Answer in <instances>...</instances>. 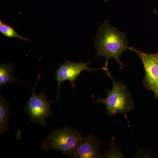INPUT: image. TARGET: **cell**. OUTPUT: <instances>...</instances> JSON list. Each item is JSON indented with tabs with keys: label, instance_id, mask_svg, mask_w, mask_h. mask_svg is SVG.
Wrapping results in <instances>:
<instances>
[{
	"label": "cell",
	"instance_id": "4",
	"mask_svg": "<svg viewBox=\"0 0 158 158\" xmlns=\"http://www.w3.org/2000/svg\"><path fill=\"white\" fill-rule=\"evenodd\" d=\"M41 75L40 74L35 85L33 88L30 87L32 95L27 102L25 112L30 117L32 122L44 126L46 121L50 116H52V110L51 107L52 101H48V98L44 92L36 94L35 88L39 81Z\"/></svg>",
	"mask_w": 158,
	"mask_h": 158
},
{
	"label": "cell",
	"instance_id": "12",
	"mask_svg": "<svg viewBox=\"0 0 158 158\" xmlns=\"http://www.w3.org/2000/svg\"><path fill=\"white\" fill-rule=\"evenodd\" d=\"M152 92H153L156 97L158 98V84L157 86H156L155 88L153 90Z\"/></svg>",
	"mask_w": 158,
	"mask_h": 158
},
{
	"label": "cell",
	"instance_id": "6",
	"mask_svg": "<svg viewBox=\"0 0 158 158\" xmlns=\"http://www.w3.org/2000/svg\"><path fill=\"white\" fill-rule=\"evenodd\" d=\"M128 49L136 53L141 59L145 72L143 85L152 92L158 84V53H145L133 47H129Z\"/></svg>",
	"mask_w": 158,
	"mask_h": 158
},
{
	"label": "cell",
	"instance_id": "8",
	"mask_svg": "<svg viewBox=\"0 0 158 158\" xmlns=\"http://www.w3.org/2000/svg\"><path fill=\"white\" fill-rule=\"evenodd\" d=\"M11 83L20 84L30 88L27 83L18 80L14 75V68L11 63H1L0 64V87Z\"/></svg>",
	"mask_w": 158,
	"mask_h": 158
},
{
	"label": "cell",
	"instance_id": "10",
	"mask_svg": "<svg viewBox=\"0 0 158 158\" xmlns=\"http://www.w3.org/2000/svg\"><path fill=\"white\" fill-rule=\"evenodd\" d=\"M0 32L6 37L10 38H17L25 41H29L28 38L20 35L11 26L4 22L2 20H0Z\"/></svg>",
	"mask_w": 158,
	"mask_h": 158
},
{
	"label": "cell",
	"instance_id": "3",
	"mask_svg": "<svg viewBox=\"0 0 158 158\" xmlns=\"http://www.w3.org/2000/svg\"><path fill=\"white\" fill-rule=\"evenodd\" d=\"M112 79V90H106V98H99L94 103L103 104L106 106L108 115L126 114L133 110L134 103L126 86L121 81Z\"/></svg>",
	"mask_w": 158,
	"mask_h": 158
},
{
	"label": "cell",
	"instance_id": "9",
	"mask_svg": "<svg viewBox=\"0 0 158 158\" xmlns=\"http://www.w3.org/2000/svg\"><path fill=\"white\" fill-rule=\"evenodd\" d=\"M10 113L9 102L2 95H0V134L9 127L8 119Z\"/></svg>",
	"mask_w": 158,
	"mask_h": 158
},
{
	"label": "cell",
	"instance_id": "1",
	"mask_svg": "<svg viewBox=\"0 0 158 158\" xmlns=\"http://www.w3.org/2000/svg\"><path fill=\"white\" fill-rule=\"evenodd\" d=\"M94 47L98 56L106 58V68L108 69V61L112 58L118 62L121 69L126 66L119 59L123 52L129 48L127 38L124 33L111 26L107 21L100 26L94 39Z\"/></svg>",
	"mask_w": 158,
	"mask_h": 158
},
{
	"label": "cell",
	"instance_id": "2",
	"mask_svg": "<svg viewBox=\"0 0 158 158\" xmlns=\"http://www.w3.org/2000/svg\"><path fill=\"white\" fill-rule=\"evenodd\" d=\"M82 138L81 134L77 130L65 127L51 131L42 141L41 146L45 150L59 151L68 157L75 158Z\"/></svg>",
	"mask_w": 158,
	"mask_h": 158
},
{
	"label": "cell",
	"instance_id": "7",
	"mask_svg": "<svg viewBox=\"0 0 158 158\" xmlns=\"http://www.w3.org/2000/svg\"><path fill=\"white\" fill-rule=\"evenodd\" d=\"M101 144V141L93 135H89L82 138L78 145L75 158L102 157L99 151Z\"/></svg>",
	"mask_w": 158,
	"mask_h": 158
},
{
	"label": "cell",
	"instance_id": "11",
	"mask_svg": "<svg viewBox=\"0 0 158 158\" xmlns=\"http://www.w3.org/2000/svg\"><path fill=\"white\" fill-rule=\"evenodd\" d=\"M112 142L111 143V145L107 150L105 153L104 152L103 155L105 158H123L124 156L122 153L119 152L118 148H116L115 144Z\"/></svg>",
	"mask_w": 158,
	"mask_h": 158
},
{
	"label": "cell",
	"instance_id": "5",
	"mask_svg": "<svg viewBox=\"0 0 158 158\" xmlns=\"http://www.w3.org/2000/svg\"><path fill=\"white\" fill-rule=\"evenodd\" d=\"M90 62L85 63L82 62L76 63L67 60L64 63L61 64L59 68L57 69L55 73V80L56 81L58 84V91L57 94L58 96L56 100L52 101V102L59 101V93H60L61 85L63 82L65 81H69L72 88L73 90L74 94L75 92L77 78L80 74L83 71L87 70L89 72H90L92 70L103 69L107 72L108 75L111 77L110 73L107 69L106 67L98 69H94L90 68L88 66V64Z\"/></svg>",
	"mask_w": 158,
	"mask_h": 158
}]
</instances>
